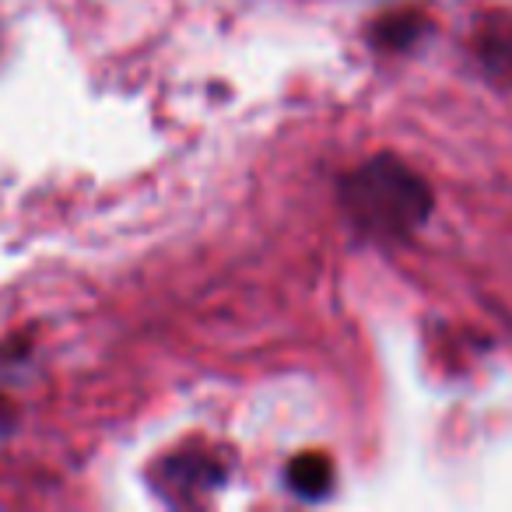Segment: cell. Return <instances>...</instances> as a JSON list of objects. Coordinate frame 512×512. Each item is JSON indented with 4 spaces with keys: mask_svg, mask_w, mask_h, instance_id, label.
Wrapping results in <instances>:
<instances>
[{
    "mask_svg": "<svg viewBox=\"0 0 512 512\" xmlns=\"http://www.w3.org/2000/svg\"><path fill=\"white\" fill-rule=\"evenodd\" d=\"M285 477H288V488H292L295 495L323 498L330 491V484H334V467H330V460H323L320 453H302L288 463Z\"/></svg>",
    "mask_w": 512,
    "mask_h": 512,
    "instance_id": "7a4b0ae2",
    "label": "cell"
},
{
    "mask_svg": "<svg viewBox=\"0 0 512 512\" xmlns=\"http://www.w3.org/2000/svg\"><path fill=\"white\" fill-rule=\"evenodd\" d=\"M418 18L411 15H400V18H386L383 25H379V43L383 46H407L418 39Z\"/></svg>",
    "mask_w": 512,
    "mask_h": 512,
    "instance_id": "3957f363",
    "label": "cell"
},
{
    "mask_svg": "<svg viewBox=\"0 0 512 512\" xmlns=\"http://www.w3.org/2000/svg\"><path fill=\"white\" fill-rule=\"evenodd\" d=\"M341 204L358 232L372 239H404L425 225L432 211V190L404 162L379 155L344 179Z\"/></svg>",
    "mask_w": 512,
    "mask_h": 512,
    "instance_id": "6da1fadb",
    "label": "cell"
}]
</instances>
